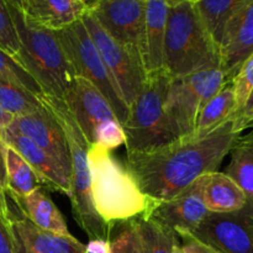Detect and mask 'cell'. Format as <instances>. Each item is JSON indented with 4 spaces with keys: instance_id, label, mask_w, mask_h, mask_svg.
<instances>
[{
    "instance_id": "1",
    "label": "cell",
    "mask_w": 253,
    "mask_h": 253,
    "mask_svg": "<svg viewBox=\"0 0 253 253\" xmlns=\"http://www.w3.org/2000/svg\"><path fill=\"white\" fill-rule=\"evenodd\" d=\"M241 132L234 119L204 136H184L155 150L127 153L126 167L145 195L165 202L216 172Z\"/></svg>"
},
{
    "instance_id": "2",
    "label": "cell",
    "mask_w": 253,
    "mask_h": 253,
    "mask_svg": "<svg viewBox=\"0 0 253 253\" xmlns=\"http://www.w3.org/2000/svg\"><path fill=\"white\" fill-rule=\"evenodd\" d=\"M91 200L105 224L114 227L147 214L156 200L143 194L135 178L111 151L89 145Z\"/></svg>"
},
{
    "instance_id": "3",
    "label": "cell",
    "mask_w": 253,
    "mask_h": 253,
    "mask_svg": "<svg viewBox=\"0 0 253 253\" xmlns=\"http://www.w3.org/2000/svg\"><path fill=\"white\" fill-rule=\"evenodd\" d=\"M214 68H221L220 48L195 2L182 1L169 6L163 49L165 73L178 78Z\"/></svg>"
},
{
    "instance_id": "4",
    "label": "cell",
    "mask_w": 253,
    "mask_h": 253,
    "mask_svg": "<svg viewBox=\"0 0 253 253\" xmlns=\"http://www.w3.org/2000/svg\"><path fill=\"white\" fill-rule=\"evenodd\" d=\"M6 6L20 43L19 53L14 61L34 78L43 94L62 100L76 76L56 34L30 22L17 7L7 2Z\"/></svg>"
},
{
    "instance_id": "5",
    "label": "cell",
    "mask_w": 253,
    "mask_h": 253,
    "mask_svg": "<svg viewBox=\"0 0 253 253\" xmlns=\"http://www.w3.org/2000/svg\"><path fill=\"white\" fill-rule=\"evenodd\" d=\"M42 104L61 124L71 153V200L72 214L77 225L89 237L110 240L115 229L101 220L91 200L90 170L88 165L89 143L79 128L76 119L61 99L42 94Z\"/></svg>"
},
{
    "instance_id": "6",
    "label": "cell",
    "mask_w": 253,
    "mask_h": 253,
    "mask_svg": "<svg viewBox=\"0 0 253 253\" xmlns=\"http://www.w3.org/2000/svg\"><path fill=\"white\" fill-rule=\"evenodd\" d=\"M168 83L169 77L165 71L148 76L141 93L128 106L123 123L127 153L155 150L179 138L166 114Z\"/></svg>"
},
{
    "instance_id": "7",
    "label": "cell",
    "mask_w": 253,
    "mask_h": 253,
    "mask_svg": "<svg viewBox=\"0 0 253 253\" xmlns=\"http://www.w3.org/2000/svg\"><path fill=\"white\" fill-rule=\"evenodd\" d=\"M232 79L222 68L169 78L165 109L173 130L179 137L194 133L202 109Z\"/></svg>"
},
{
    "instance_id": "8",
    "label": "cell",
    "mask_w": 253,
    "mask_h": 253,
    "mask_svg": "<svg viewBox=\"0 0 253 253\" xmlns=\"http://www.w3.org/2000/svg\"><path fill=\"white\" fill-rule=\"evenodd\" d=\"M54 34L73 69L74 76L86 79L99 89L123 125L127 116L128 108L82 19L66 29L54 31Z\"/></svg>"
},
{
    "instance_id": "9",
    "label": "cell",
    "mask_w": 253,
    "mask_h": 253,
    "mask_svg": "<svg viewBox=\"0 0 253 253\" xmlns=\"http://www.w3.org/2000/svg\"><path fill=\"white\" fill-rule=\"evenodd\" d=\"M82 22L90 35L106 69L113 77L128 108L141 93L147 81V73L140 52L116 41L89 11L82 17Z\"/></svg>"
},
{
    "instance_id": "10",
    "label": "cell",
    "mask_w": 253,
    "mask_h": 253,
    "mask_svg": "<svg viewBox=\"0 0 253 253\" xmlns=\"http://www.w3.org/2000/svg\"><path fill=\"white\" fill-rule=\"evenodd\" d=\"M88 11L111 37L141 54L146 0H95Z\"/></svg>"
},
{
    "instance_id": "11",
    "label": "cell",
    "mask_w": 253,
    "mask_h": 253,
    "mask_svg": "<svg viewBox=\"0 0 253 253\" xmlns=\"http://www.w3.org/2000/svg\"><path fill=\"white\" fill-rule=\"evenodd\" d=\"M188 235L219 253H253L249 207L230 214L210 212L209 216Z\"/></svg>"
},
{
    "instance_id": "12",
    "label": "cell",
    "mask_w": 253,
    "mask_h": 253,
    "mask_svg": "<svg viewBox=\"0 0 253 253\" xmlns=\"http://www.w3.org/2000/svg\"><path fill=\"white\" fill-rule=\"evenodd\" d=\"M62 100L76 119L89 145H93L96 132L104 124L118 120L113 108L99 89L81 77H74Z\"/></svg>"
},
{
    "instance_id": "13",
    "label": "cell",
    "mask_w": 253,
    "mask_h": 253,
    "mask_svg": "<svg viewBox=\"0 0 253 253\" xmlns=\"http://www.w3.org/2000/svg\"><path fill=\"white\" fill-rule=\"evenodd\" d=\"M210 215L200 195L199 178L172 199L156 202L142 216L153 220L166 229L183 236L194 231Z\"/></svg>"
},
{
    "instance_id": "14",
    "label": "cell",
    "mask_w": 253,
    "mask_h": 253,
    "mask_svg": "<svg viewBox=\"0 0 253 253\" xmlns=\"http://www.w3.org/2000/svg\"><path fill=\"white\" fill-rule=\"evenodd\" d=\"M7 130L20 133L40 146L58 161L71 175V153L64 131L58 120L43 104L32 113L14 116Z\"/></svg>"
},
{
    "instance_id": "15",
    "label": "cell",
    "mask_w": 253,
    "mask_h": 253,
    "mask_svg": "<svg viewBox=\"0 0 253 253\" xmlns=\"http://www.w3.org/2000/svg\"><path fill=\"white\" fill-rule=\"evenodd\" d=\"M0 140L5 145L14 148L27 163L35 174L39 178L42 188H47L52 192H58L67 195H71V175L67 170L54 160L49 153L42 150L40 146L32 142L25 136L12 131L5 130L0 131Z\"/></svg>"
},
{
    "instance_id": "16",
    "label": "cell",
    "mask_w": 253,
    "mask_h": 253,
    "mask_svg": "<svg viewBox=\"0 0 253 253\" xmlns=\"http://www.w3.org/2000/svg\"><path fill=\"white\" fill-rule=\"evenodd\" d=\"M253 52V1L235 15L222 34L220 42L221 68L232 79L242 62Z\"/></svg>"
},
{
    "instance_id": "17",
    "label": "cell",
    "mask_w": 253,
    "mask_h": 253,
    "mask_svg": "<svg viewBox=\"0 0 253 253\" xmlns=\"http://www.w3.org/2000/svg\"><path fill=\"white\" fill-rule=\"evenodd\" d=\"M26 20L51 31H59L79 21L88 11L83 0H20Z\"/></svg>"
},
{
    "instance_id": "18",
    "label": "cell",
    "mask_w": 253,
    "mask_h": 253,
    "mask_svg": "<svg viewBox=\"0 0 253 253\" xmlns=\"http://www.w3.org/2000/svg\"><path fill=\"white\" fill-rule=\"evenodd\" d=\"M167 0H146L141 58L148 76L163 71V49L168 20Z\"/></svg>"
},
{
    "instance_id": "19",
    "label": "cell",
    "mask_w": 253,
    "mask_h": 253,
    "mask_svg": "<svg viewBox=\"0 0 253 253\" xmlns=\"http://www.w3.org/2000/svg\"><path fill=\"white\" fill-rule=\"evenodd\" d=\"M200 195L211 214H230L247 207V200L239 185L221 172H210L199 178Z\"/></svg>"
},
{
    "instance_id": "20",
    "label": "cell",
    "mask_w": 253,
    "mask_h": 253,
    "mask_svg": "<svg viewBox=\"0 0 253 253\" xmlns=\"http://www.w3.org/2000/svg\"><path fill=\"white\" fill-rule=\"evenodd\" d=\"M11 224L29 253H84L85 250V245L72 234L59 235L42 230L22 214H11Z\"/></svg>"
},
{
    "instance_id": "21",
    "label": "cell",
    "mask_w": 253,
    "mask_h": 253,
    "mask_svg": "<svg viewBox=\"0 0 253 253\" xmlns=\"http://www.w3.org/2000/svg\"><path fill=\"white\" fill-rule=\"evenodd\" d=\"M12 202L17 205L20 214L40 229L59 235H71L62 212L42 188H37L21 199H12Z\"/></svg>"
},
{
    "instance_id": "22",
    "label": "cell",
    "mask_w": 253,
    "mask_h": 253,
    "mask_svg": "<svg viewBox=\"0 0 253 253\" xmlns=\"http://www.w3.org/2000/svg\"><path fill=\"white\" fill-rule=\"evenodd\" d=\"M230 155L225 173L239 185L246 197L247 207L253 209V130L237 137Z\"/></svg>"
},
{
    "instance_id": "23",
    "label": "cell",
    "mask_w": 253,
    "mask_h": 253,
    "mask_svg": "<svg viewBox=\"0 0 253 253\" xmlns=\"http://www.w3.org/2000/svg\"><path fill=\"white\" fill-rule=\"evenodd\" d=\"M236 111V99L231 81L227 82L200 111L194 136H204L231 119Z\"/></svg>"
},
{
    "instance_id": "24",
    "label": "cell",
    "mask_w": 253,
    "mask_h": 253,
    "mask_svg": "<svg viewBox=\"0 0 253 253\" xmlns=\"http://www.w3.org/2000/svg\"><path fill=\"white\" fill-rule=\"evenodd\" d=\"M253 0H197L195 5L210 32L220 48L222 34L227 22L239 14Z\"/></svg>"
},
{
    "instance_id": "25",
    "label": "cell",
    "mask_w": 253,
    "mask_h": 253,
    "mask_svg": "<svg viewBox=\"0 0 253 253\" xmlns=\"http://www.w3.org/2000/svg\"><path fill=\"white\" fill-rule=\"evenodd\" d=\"M5 166L7 177V197L21 199L30 193L42 188L39 178L29 163L12 147L5 145Z\"/></svg>"
},
{
    "instance_id": "26",
    "label": "cell",
    "mask_w": 253,
    "mask_h": 253,
    "mask_svg": "<svg viewBox=\"0 0 253 253\" xmlns=\"http://www.w3.org/2000/svg\"><path fill=\"white\" fill-rule=\"evenodd\" d=\"M135 220L145 253H175L179 237L162 225L145 216Z\"/></svg>"
},
{
    "instance_id": "27",
    "label": "cell",
    "mask_w": 253,
    "mask_h": 253,
    "mask_svg": "<svg viewBox=\"0 0 253 253\" xmlns=\"http://www.w3.org/2000/svg\"><path fill=\"white\" fill-rule=\"evenodd\" d=\"M0 105L12 116L32 113L42 106L40 96L30 93L22 86L0 79Z\"/></svg>"
},
{
    "instance_id": "28",
    "label": "cell",
    "mask_w": 253,
    "mask_h": 253,
    "mask_svg": "<svg viewBox=\"0 0 253 253\" xmlns=\"http://www.w3.org/2000/svg\"><path fill=\"white\" fill-rule=\"evenodd\" d=\"M231 83L236 99V111L232 119H236L245 110L253 93V52L242 62Z\"/></svg>"
},
{
    "instance_id": "29",
    "label": "cell",
    "mask_w": 253,
    "mask_h": 253,
    "mask_svg": "<svg viewBox=\"0 0 253 253\" xmlns=\"http://www.w3.org/2000/svg\"><path fill=\"white\" fill-rule=\"evenodd\" d=\"M0 79L11 82L16 85L22 86L36 96H41L43 94L42 89L34 81V78L11 57H9L1 51H0Z\"/></svg>"
},
{
    "instance_id": "30",
    "label": "cell",
    "mask_w": 253,
    "mask_h": 253,
    "mask_svg": "<svg viewBox=\"0 0 253 253\" xmlns=\"http://www.w3.org/2000/svg\"><path fill=\"white\" fill-rule=\"evenodd\" d=\"M110 253H145L135 220L120 224L118 232L110 239Z\"/></svg>"
},
{
    "instance_id": "31",
    "label": "cell",
    "mask_w": 253,
    "mask_h": 253,
    "mask_svg": "<svg viewBox=\"0 0 253 253\" xmlns=\"http://www.w3.org/2000/svg\"><path fill=\"white\" fill-rule=\"evenodd\" d=\"M19 49L20 43L15 24L6 6V2L2 0L0 2V51L15 59L19 53Z\"/></svg>"
},
{
    "instance_id": "32",
    "label": "cell",
    "mask_w": 253,
    "mask_h": 253,
    "mask_svg": "<svg viewBox=\"0 0 253 253\" xmlns=\"http://www.w3.org/2000/svg\"><path fill=\"white\" fill-rule=\"evenodd\" d=\"M93 145H99L111 151L125 145V133L119 120H111L104 124L98 130Z\"/></svg>"
},
{
    "instance_id": "33",
    "label": "cell",
    "mask_w": 253,
    "mask_h": 253,
    "mask_svg": "<svg viewBox=\"0 0 253 253\" xmlns=\"http://www.w3.org/2000/svg\"><path fill=\"white\" fill-rule=\"evenodd\" d=\"M11 210L7 203V177L5 166V143L0 140V219L5 224L11 222Z\"/></svg>"
},
{
    "instance_id": "34",
    "label": "cell",
    "mask_w": 253,
    "mask_h": 253,
    "mask_svg": "<svg viewBox=\"0 0 253 253\" xmlns=\"http://www.w3.org/2000/svg\"><path fill=\"white\" fill-rule=\"evenodd\" d=\"M178 237H179V242H178L175 253H219L190 235Z\"/></svg>"
},
{
    "instance_id": "35",
    "label": "cell",
    "mask_w": 253,
    "mask_h": 253,
    "mask_svg": "<svg viewBox=\"0 0 253 253\" xmlns=\"http://www.w3.org/2000/svg\"><path fill=\"white\" fill-rule=\"evenodd\" d=\"M0 253H15L11 222L7 225L1 219H0Z\"/></svg>"
},
{
    "instance_id": "36",
    "label": "cell",
    "mask_w": 253,
    "mask_h": 253,
    "mask_svg": "<svg viewBox=\"0 0 253 253\" xmlns=\"http://www.w3.org/2000/svg\"><path fill=\"white\" fill-rule=\"evenodd\" d=\"M110 251H111L110 240L93 239V240H89L88 244L85 245L84 253H110Z\"/></svg>"
},
{
    "instance_id": "37",
    "label": "cell",
    "mask_w": 253,
    "mask_h": 253,
    "mask_svg": "<svg viewBox=\"0 0 253 253\" xmlns=\"http://www.w3.org/2000/svg\"><path fill=\"white\" fill-rule=\"evenodd\" d=\"M235 120V127L239 132L242 133V131L246 128H252L253 130V105L251 108L246 109L240 116H237Z\"/></svg>"
},
{
    "instance_id": "38",
    "label": "cell",
    "mask_w": 253,
    "mask_h": 253,
    "mask_svg": "<svg viewBox=\"0 0 253 253\" xmlns=\"http://www.w3.org/2000/svg\"><path fill=\"white\" fill-rule=\"evenodd\" d=\"M11 231H12V240H14V251H15V253H29V252H27L26 247H25L24 244H22V241H21V239H20L17 231L15 230V227L12 226V224H11Z\"/></svg>"
},
{
    "instance_id": "39",
    "label": "cell",
    "mask_w": 253,
    "mask_h": 253,
    "mask_svg": "<svg viewBox=\"0 0 253 253\" xmlns=\"http://www.w3.org/2000/svg\"><path fill=\"white\" fill-rule=\"evenodd\" d=\"M12 119H14V116L10 115L9 113H6V111L1 108V105H0V131L9 127Z\"/></svg>"
},
{
    "instance_id": "40",
    "label": "cell",
    "mask_w": 253,
    "mask_h": 253,
    "mask_svg": "<svg viewBox=\"0 0 253 253\" xmlns=\"http://www.w3.org/2000/svg\"><path fill=\"white\" fill-rule=\"evenodd\" d=\"M182 1H193V2H195L197 0H167V2H168V5H169V6H173V5H175V4H179V2H182Z\"/></svg>"
},
{
    "instance_id": "41",
    "label": "cell",
    "mask_w": 253,
    "mask_h": 253,
    "mask_svg": "<svg viewBox=\"0 0 253 253\" xmlns=\"http://www.w3.org/2000/svg\"><path fill=\"white\" fill-rule=\"evenodd\" d=\"M249 216H250V226H251V232L253 236V209L249 207Z\"/></svg>"
},
{
    "instance_id": "42",
    "label": "cell",
    "mask_w": 253,
    "mask_h": 253,
    "mask_svg": "<svg viewBox=\"0 0 253 253\" xmlns=\"http://www.w3.org/2000/svg\"><path fill=\"white\" fill-rule=\"evenodd\" d=\"M5 2H7V4L12 5V6L17 7V9H20V0H4Z\"/></svg>"
},
{
    "instance_id": "43",
    "label": "cell",
    "mask_w": 253,
    "mask_h": 253,
    "mask_svg": "<svg viewBox=\"0 0 253 253\" xmlns=\"http://www.w3.org/2000/svg\"><path fill=\"white\" fill-rule=\"evenodd\" d=\"M83 1H84V2H85L86 7H88V9H89V6H90V5H91V4H93V2H94V1H95V0H83Z\"/></svg>"
},
{
    "instance_id": "44",
    "label": "cell",
    "mask_w": 253,
    "mask_h": 253,
    "mask_svg": "<svg viewBox=\"0 0 253 253\" xmlns=\"http://www.w3.org/2000/svg\"><path fill=\"white\" fill-rule=\"evenodd\" d=\"M2 1V0H0V2H1Z\"/></svg>"
}]
</instances>
